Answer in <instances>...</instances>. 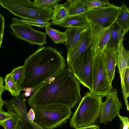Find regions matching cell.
Masks as SVG:
<instances>
[{
	"label": "cell",
	"mask_w": 129,
	"mask_h": 129,
	"mask_svg": "<svg viewBox=\"0 0 129 129\" xmlns=\"http://www.w3.org/2000/svg\"><path fill=\"white\" fill-rule=\"evenodd\" d=\"M79 83L68 67L38 87L28 104L31 108L53 105L75 108L82 98Z\"/></svg>",
	"instance_id": "6da1fadb"
},
{
	"label": "cell",
	"mask_w": 129,
	"mask_h": 129,
	"mask_svg": "<svg viewBox=\"0 0 129 129\" xmlns=\"http://www.w3.org/2000/svg\"><path fill=\"white\" fill-rule=\"evenodd\" d=\"M116 50L106 46L102 51L104 64L110 82L112 83L115 77L117 65V56Z\"/></svg>",
	"instance_id": "9a60e30c"
},
{
	"label": "cell",
	"mask_w": 129,
	"mask_h": 129,
	"mask_svg": "<svg viewBox=\"0 0 129 129\" xmlns=\"http://www.w3.org/2000/svg\"><path fill=\"white\" fill-rule=\"evenodd\" d=\"M120 7L110 4L93 9L83 15L89 22L105 29L108 28L116 22Z\"/></svg>",
	"instance_id": "9c48e42d"
},
{
	"label": "cell",
	"mask_w": 129,
	"mask_h": 129,
	"mask_svg": "<svg viewBox=\"0 0 129 129\" xmlns=\"http://www.w3.org/2000/svg\"><path fill=\"white\" fill-rule=\"evenodd\" d=\"M5 22L4 18L0 13V49L1 47L4 33Z\"/></svg>",
	"instance_id": "4dcf8cb0"
},
{
	"label": "cell",
	"mask_w": 129,
	"mask_h": 129,
	"mask_svg": "<svg viewBox=\"0 0 129 129\" xmlns=\"http://www.w3.org/2000/svg\"><path fill=\"white\" fill-rule=\"evenodd\" d=\"M24 90L25 92L23 94L24 96L28 97L30 96L32 93H33L32 89L29 88H26Z\"/></svg>",
	"instance_id": "d590c367"
},
{
	"label": "cell",
	"mask_w": 129,
	"mask_h": 129,
	"mask_svg": "<svg viewBox=\"0 0 129 129\" xmlns=\"http://www.w3.org/2000/svg\"><path fill=\"white\" fill-rule=\"evenodd\" d=\"M68 16L67 9L64 4H57L53 9L51 20L52 25L60 22Z\"/></svg>",
	"instance_id": "44dd1931"
},
{
	"label": "cell",
	"mask_w": 129,
	"mask_h": 129,
	"mask_svg": "<svg viewBox=\"0 0 129 129\" xmlns=\"http://www.w3.org/2000/svg\"><path fill=\"white\" fill-rule=\"evenodd\" d=\"M24 72L23 66L14 68L11 72L13 78L18 87L21 82Z\"/></svg>",
	"instance_id": "83f0119b"
},
{
	"label": "cell",
	"mask_w": 129,
	"mask_h": 129,
	"mask_svg": "<svg viewBox=\"0 0 129 129\" xmlns=\"http://www.w3.org/2000/svg\"><path fill=\"white\" fill-rule=\"evenodd\" d=\"M0 5L14 15L30 20H51L53 9L39 7L29 0H0Z\"/></svg>",
	"instance_id": "277c9868"
},
{
	"label": "cell",
	"mask_w": 129,
	"mask_h": 129,
	"mask_svg": "<svg viewBox=\"0 0 129 129\" xmlns=\"http://www.w3.org/2000/svg\"><path fill=\"white\" fill-rule=\"evenodd\" d=\"M92 83V90L89 92L93 95L106 97L113 89L104 64L102 51L94 55Z\"/></svg>",
	"instance_id": "8992f818"
},
{
	"label": "cell",
	"mask_w": 129,
	"mask_h": 129,
	"mask_svg": "<svg viewBox=\"0 0 129 129\" xmlns=\"http://www.w3.org/2000/svg\"><path fill=\"white\" fill-rule=\"evenodd\" d=\"M84 28L69 27L67 28L65 33L67 38V41L64 44L68 45L67 52L71 51L75 45L82 34L89 27Z\"/></svg>",
	"instance_id": "d6986e66"
},
{
	"label": "cell",
	"mask_w": 129,
	"mask_h": 129,
	"mask_svg": "<svg viewBox=\"0 0 129 129\" xmlns=\"http://www.w3.org/2000/svg\"><path fill=\"white\" fill-rule=\"evenodd\" d=\"M103 97L86 92L70 120V126L76 128L93 124L99 117Z\"/></svg>",
	"instance_id": "3957f363"
},
{
	"label": "cell",
	"mask_w": 129,
	"mask_h": 129,
	"mask_svg": "<svg viewBox=\"0 0 129 129\" xmlns=\"http://www.w3.org/2000/svg\"><path fill=\"white\" fill-rule=\"evenodd\" d=\"M12 22L9 25L12 34L16 39L25 41L31 44L40 46L46 44V33L36 30L31 26L13 18Z\"/></svg>",
	"instance_id": "ba28073f"
},
{
	"label": "cell",
	"mask_w": 129,
	"mask_h": 129,
	"mask_svg": "<svg viewBox=\"0 0 129 129\" xmlns=\"http://www.w3.org/2000/svg\"><path fill=\"white\" fill-rule=\"evenodd\" d=\"M95 129H100L99 126L98 125L97 127Z\"/></svg>",
	"instance_id": "74e56055"
},
{
	"label": "cell",
	"mask_w": 129,
	"mask_h": 129,
	"mask_svg": "<svg viewBox=\"0 0 129 129\" xmlns=\"http://www.w3.org/2000/svg\"><path fill=\"white\" fill-rule=\"evenodd\" d=\"M19 20L22 22L27 24L31 26H34L44 28L53 25L52 22H48L40 20H30L19 19Z\"/></svg>",
	"instance_id": "484cf974"
},
{
	"label": "cell",
	"mask_w": 129,
	"mask_h": 129,
	"mask_svg": "<svg viewBox=\"0 0 129 129\" xmlns=\"http://www.w3.org/2000/svg\"><path fill=\"white\" fill-rule=\"evenodd\" d=\"M89 23L90 47L94 55L102 52L107 46L109 37V28L105 29Z\"/></svg>",
	"instance_id": "7c38bea8"
},
{
	"label": "cell",
	"mask_w": 129,
	"mask_h": 129,
	"mask_svg": "<svg viewBox=\"0 0 129 129\" xmlns=\"http://www.w3.org/2000/svg\"><path fill=\"white\" fill-rule=\"evenodd\" d=\"M97 125L94 124L75 128V129H95L98 126Z\"/></svg>",
	"instance_id": "e575fe53"
},
{
	"label": "cell",
	"mask_w": 129,
	"mask_h": 129,
	"mask_svg": "<svg viewBox=\"0 0 129 129\" xmlns=\"http://www.w3.org/2000/svg\"><path fill=\"white\" fill-rule=\"evenodd\" d=\"M20 123L19 118L16 114L11 118L0 122V125L5 129H16Z\"/></svg>",
	"instance_id": "cb8c5ba5"
},
{
	"label": "cell",
	"mask_w": 129,
	"mask_h": 129,
	"mask_svg": "<svg viewBox=\"0 0 129 129\" xmlns=\"http://www.w3.org/2000/svg\"><path fill=\"white\" fill-rule=\"evenodd\" d=\"M46 33L56 44H64L67 41L65 32H62L51 28L50 26L45 27Z\"/></svg>",
	"instance_id": "7402d4cb"
},
{
	"label": "cell",
	"mask_w": 129,
	"mask_h": 129,
	"mask_svg": "<svg viewBox=\"0 0 129 129\" xmlns=\"http://www.w3.org/2000/svg\"><path fill=\"white\" fill-rule=\"evenodd\" d=\"M7 109V112H5L3 110H0V122L11 118L16 114L11 109Z\"/></svg>",
	"instance_id": "f546056e"
},
{
	"label": "cell",
	"mask_w": 129,
	"mask_h": 129,
	"mask_svg": "<svg viewBox=\"0 0 129 129\" xmlns=\"http://www.w3.org/2000/svg\"><path fill=\"white\" fill-rule=\"evenodd\" d=\"M60 0H34V2L38 6L43 8L53 9Z\"/></svg>",
	"instance_id": "4316f807"
},
{
	"label": "cell",
	"mask_w": 129,
	"mask_h": 129,
	"mask_svg": "<svg viewBox=\"0 0 129 129\" xmlns=\"http://www.w3.org/2000/svg\"><path fill=\"white\" fill-rule=\"evenodd\" d=\"M116 52L117 56V65L120 75L123 96L126 107L128 108L129 104L125 94L123 79L126 69L129 67V51L125 48L122 41L119 43Z\"/></svg>",
	"instance_id": "4fadbf2b"
},
{
	"label": "cell",
	"mask_w": 129,
	"mask_h": 129,
	"mask_svg": "<svg viewBox=\"0 0 129 129\" xmlns=\"http://www.w3.org/2000/svg\"><path fill=\"white\" fill-rule=\"evenodd\" d=\"M4 79L0 76V110H2V108L4 104V101L2 98V94L5 90L4 86L3 85Z\"/></svg>",
	"instance_id": "d6a6232c"
},
{
	"label": "cell",
	"mask_w": 129,
	"mask_h": 129,
	"mask_svg": "<svg viewBox=\"0 0 129 129\" xmlns=\"http://www.w3.org/2000/svg\"><path fill=\"white\" fill-rule=\"evenodd\" d=\"M68 16L83 15L91 10L86 5L85 0H68L64 3Z\"/></svg>",
	"instance_id": "ac0fdd59"
},
{
	"label": "cell",
	"mask_w": 129,
	"mask_h": 129,
	"mask_svg": "<svg viewBox=\"0 0 129 129\" xmlns=\"http://www.w3.org/2000/svg\"><path fill=\"white\" fill-rule=\"evenodd\" d=\"M109 32L106 46L116 50L120 43L123 41L125 33L116 21L110 27Z\"/></svg>",
	"instance_id": "e0dca14e"
},
{
	"label": "cell",
	"mask_w": 129,
	"mask_h": 129,
	"mask_svg": "<svg viewBox=\"0 0 129 129\" xmlns=\"http://www.w3.org/2000/svg\"><path fill=\"white\" fill-rule=\"evenodd\" d=\"M116 22L123 29L125 34L129 29V9L125 4H123L120 10Z\"/></svg>",
	"instance_id": "ffe728a7"
},
{
	"label": "cell",
	"mask_w": 129,
	"mask_h": 129,
	"mask_svg": "<svg viewBox=\"0 0 129 129\" xmlns=\"http://www.w3.org/2000/svg\"><path fill=\"white\" fill-rule=\"evenodd\" d=\"M85 1L88 8L91 10L103 7L111 4L108 0H85Z\"/></svg>",
	"instance_id": "d4e9b609"
},
{
	"label": "cell",
	"mask_w": 129,
	"mask_h": 129,
	"mask_svg": "<svg viewBox=\"0 0 129 129\" xmlns=\"http://www.w3.org/2000/svg\"><path fill=\"white\" fill-rule=\"evenodd\" d=\"M28 118L29 120L32 121L34 120L35 118V113L32 108H31L27 113Z\"/></svg>",
	"instance_id": "836d02e7"
},
{
	"label": "cell",
	"mask_w": 129,
	"mask_h": 129,
	"mask_svg": "<svg viewBox=\"0 0 129 129\" xmlns=\"http://www.w3.org/2000/svg\"><path fill=\"white\" fill-rule=\"evenodd\" d=\"M4 104L18 115L22 129H29L31 125V121L29 119L26 111V100L23 94L13 96L12 99L4 101Z\"/></svg>",
	"instance_id": "8fae6325"
},
{
	"label": "cell",
	"mask_w": 129,
	"mask_h": 129,
	"mask_svg": "<svg viewBox=\"0 0 129 129\" xmlns=\"http://www.w3.org/2000/svg\"><path fill=\"white\" fill-rule=\"evenodd\" d=\"M117 116L122 123V129H129V122L128 117L121 116L119 114H118Z\"/></svg>",
	"instance_id": "1f68e13d"
},
{
	"label": "cell",
	"mask_w": 129,
	"mask_h": 129,
	"mask_svg": "<svg viewBox=\"0 0 129 129\" xmlns=\"http://www.w3.org/2000/svg\"><path fill=\"white\" fill-rule=\"evenodd\" d=\"M105 97L106 100L102 103L99 116L100 122L104 124L111 122L119 114L122 107V103L118 98L116 89L113 88Z\"/></svg>",
	"instance_id": "30bf717a"
},
{
	"label": "cell",
	"mask_w": 129,
	"mask_h": 129,
	"mask_svg": "<svg viewBox=\"0 0 129 129\" xmlns=\"http://www.w3.org/2000/svg\"><path fill=\"white\" fill-rule=\"evenodd\" d=\"M93 56V52L90 46L77 58L71 68L73 76L89 91L92 89Z\"/></svg>",
	"instance_id": "52a82bcc"
},
{
	"label": "cell",
	"mask_w": 129,
	"mask_h": 129,
	"mask_svg": "<svg viewBox=\"0 0 129 129\" xmlns=\"http://www.w3.org/2000/svg\"><path fill=\"white\" fill-rule=\"evenodd\" d=\"M24 72L18 87L20 91L26 88L33 93L41 84L62 71L66 66L61 53L54 47H39L25 60Z\"/></svg>",
	"instance_id": "7a4b0ae2"
},
{
	"label": "cell",
	"mask_w": 129,
	"mask_h": 129,
	"mask_svg": "<svg viewBox=\"0 0 129 129\" xmlns=\"http://www.w3.org/2000/svg\"><path fill=\"white\" fill-rule=\"evenodd\" d=\"M123 83L125 96L127 98L129 96V67L127 68L125 71Z\"/></svg>",
	"instance_id": "f1b7e54d"
},
{
	"label": "cell",
	"mask_w": 129,
	"mask_h": 129,
	"mask_svg": "<svg viewBox=\"0 0 129 129\" xmlns=\"http://www.w3.org/2000/svg\"><path fill=\"white\" fill-rule=\"evenodd\" d=\"M89 24V22L83 14L68 16L62 21L53 24V25L67 28H84Z\"/></svg>",
	"instance_id": "2e32d148"
},
{
	"label": "cell",
	"mask_w": 129,
	"mask_h": 129,
	"mask_svg": "<svg viewBox=\"0 0 129 129\" xmlns=\"http://www.w3.org/2000/svg\"><path fill=\"white\" fill-rule=\"evenodd\" d=\"M89 26L81 34L73 50L67 52V63L70 68L77 58L85 52L90 46Z\"/></svg>",
	"instance_id": "5bb4252c"
},
{
	"label": "cell",
	"mask_w": 129,
	"mask_h": 129,
	"mask_svg": "<svg viewBox=\"0 0 129 129\" xmlns=\"http://www.w3.org/2000/svg\"><path fill=\"white\" fill-rule=\"evenodd\" d=\"M5 90L9 91L13 96H16L20 94L21 91L13 78L11 72L7 74L4 80Z\"/></svg>",
	"instance_id": "603a6c76"
},
{
	"label": "cell",
	"mask_w": 129,
	"mask_h": 129,
	"mask_svg": "<svg viewBox=\"0 0 129 129\" xmlns=\"http://www.w3.org/2000/svg\"><path fill=\"white\" fill-rule=\"evenodd\" d=\"M35 113L34 121L45 129H54L66 123L71 115L68 106L53 105L32 108Z\"/></svg>",
	"instance_id": "5b68a950"
},
{
	"label": "cell",
	"mask_w": 129,
	"mask_h": 129,
	"mask_svg": "<svg viewBox=\"0 0 129 129\" xmlns=\"http://www.w3.org/2000/svg\"><path fill=\"white\" fill-rule=\"evenodd\" d=\"M16 129H22L21 125H19Z\"/></svg>",
	"instance_id": "8d00e7d4"
}]
</instances>
